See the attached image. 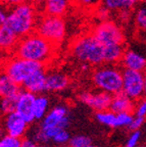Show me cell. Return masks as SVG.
<instances>
[{"label":"cell","mask_w":146,"mask_h":147,"mask_svg":"<svg viewBox=\"0 0 146 147\" xmlns=\"http://www.w3.org/2000/svg\"><path fill=\"white\" fill-rule=\"evenodd\" d=\"M55 50L56 45L34 31L20 38L14 53L18 57L45 64L53 57Z\"/></svg>","instance_id":"1"},{"label":"cell","mask_w":146,"mask_h":147,"mask_svg":"<svg viewBox=\"0 0 146 147\" xmlns=\"http://www.w3.org/2000/svg\"><path fill=\"white\" fill-rule=\"evenodd\" d=\"M38 14L36 5L32 2H24L8 9L5 25L11 29L18 38L34 32Z\"/></svg>","instance_id":"2"},{"label":"cell","mask_w":146,"mask_h":147,"mask_svg":"<svg viewBox=\"0 0 146 147\" xmlns=\"http://www.w3.org/2000/svg\"><path fill=\"white\" fill-rule=\"evenodd\" d=\"M70 51L77 60L89 65L98 67L104 63V46L92 33L76 38L72 42Z\"/></svg>","instance_id":"3"},{"label":"cell","mask_w":146,"mask_h":147,"mask_svg":"<svg viewBox=\"0 0 146 147\" xmlns=\"http://www.w3.org/2000/svg\"><path fill=\"white\" fill-rule=\"evenodd\" d=\"M92 82L98 90L114 95L122 91L123 71L116 64L102 63L92 73Z\"/></svg>","instance_id":"4"},{"label":"cell","mask_w":146,"mask_h":147,"mask_svg":"<svg viewBox=\"0 0 146 147\" xmlns=\"http://www.w3.org/2000/svg\"><path fill=\"white\" fill-rule=\"evenodd\" d=\"M35 32L54 45H57L62 43L66 37V22L62 16H53L42 13L38 16Z\"/></svg>","instance_id":"5"},{"label":"cell","mask_w":146,"mask_h":147,"mask_svg":"<svg viewBox=\"0 0 146 147\" xmlns=\"http://www.w3.org/2000/svg\"><path fill=\"white\" fill-rule=\"evenodd\" d=\"M42 67H45V64L38 61L25 59L14 55V57L5 60L4 63L2 64V71L6 73L14 82L22 86L24 81L33 71Z\"/></svg>","instance_id":"6"},{"label":"cell","mask_w":146,"mask_h":147,"mask_svg":"<svg viewBox=\"0 0 146 147\" xmlns=\"http://www.w3.org/2000/svg\"><path fill=\"white\" fill-rule=\"evenodd\" d=\"M91 33L103 46L125 44V34L122 27L110 20L98 23L93 28Z\"/></svg>","instance_id":"7"},{"label":"cell","mask_w":146,"mask_h":147,"mask_svg":"<svg viewBox=\"0 0 146 147\" xmlns=\"http://www.w3.org/2000/svg\"><path fill=\"white\" fill-rule=\"evenodd\" d=\"M122 91L136 102L143 98L146 94L144 71L124 69Z\"/></svg>","instance_id":"8"},{"label":"cell","mask_w":146,"mask_h":147,"mask_svg":"<svg viewBox=\"0 0 146 147\" xmlns=\"http://www.w3.org/2000/svg\"><path fill=\"white\" fill-rule=\"evenodd\" d=\"M71 119L68 113V107L66 105H56L49 110L45 115V117L41 119V129L48 128H60L68 129L70 126Z\"/></svg>","instance_id":"9"},{"label":"cell","mask_w":146,"mask_h":147,"mask_svg":"<svg viewBox=\"0 0 146 147\" xmlns=\"http://www.w3.org/2000/svg\"><path fill=\"white\" fill-rule=\"evenodd\" d=\"M81 102L95 111L110 109L112 95L104 91H84L79 96Z\"/></svg>","instance_id":"10"},{"label":"cell","mask_w":146,"mask_h":147,"mask_svg":"<svg viewBox=\"0 0 146 147\" xmlns=\"http://www.w3.org/2000/svg\"><path fill=\"white\" fill-rule=\"evenodd\" d=\"M36 94L27 90H22L18 95L16 103V110L25 121L29 124L35 121L34 117V103Z\"/></svg>","instance_id":"11"},{"label":"cell","mask_w":146,"mask_h":147,"mask_svg":"<svg viewBox=\"0 0 146 147\" xmlns=\"http://www.w3.org/2000/svg\"><path fill=\"white\" fill-rule=\"evenodd\" d=\"M120 63L124 69L133 71H146V54L135 48H126Z\"/></svg>","instance_id":"12"},{"label":"cell","mask_w":146,"mask_h":147,"mask_svg":"<svg viewBox=\"0 0 146 147\" xmlns=\"http://www.w3.org/2000/svg\"><path fill=\"white\" fill-rule=\"evenodd\" d=\"M29 123L23 119L16 111H12L5 115L3 127L6 134L12 137L22 138L27 132Z\"/></svg>","instance_id":"13"},{"label":"cell","mask_w":146,"mask_h":147,"mask_svg":"<svg viewBox=\"0 0 146 147\" xmlns=\"http://www.w3.org/2000/svg\"><path fill=\"white\" fill-rule=\"evenodd\" d=\"M46 73L47 71L45 69V67H42L33 71L22 84L24 90L32 92V93H34L36 95L45 91Z\"/></svg>","instance_id":"14"},{"label":"cell","mask_w":146,"mask_h":147,"mask_svg":"<svg viewBox=\"0 0 146 147\" xmlns=\"http://www.w3.org/2000/svg\"><path fill=\"white\" fill-rule=\"evenodd\" d=\"M70 85V78L66 74L59 71L46 73L45 91L58 92L66 89Z\"/></svg>","instance_id":"15"},{"label":"cell","mask_w":146,"mask_h":147,"mask_svg":"<svg viewBox=\"0 0 146 147\" xmlns=\"http://www.w3.org/2000/svg\"><path fill=\"white\" fill-rule=\"evenodd\" d=\"M136 106V101L131 99L128 95H126L123 91L112 95L110 109L116 113H133Z\"/></svg>","instance_id":"16"},{"label":"cell","mask_w":146,"mask_h":147,"mask_svg":"<svg viewBox=\"0 0 146 147\" xmlns=\"http://www.w3.org/2000/svg\"><path fill=\"white\" fill-rule=\"evenodd\" d=\"M72 0H46L42 4V13L53 16H64L70 9Z\"/></svg>","instance_id":"17"},{"label":"cell","mask_w":146,"mask_h":147,"mask_svg":"<svg viewBox=\"0 0 146 147\" xmlns=\"http://www.w3.org/2000/svg\"><path fill=\"white\" fill-rule=\"evenodd\" d=\"M18 40L20 38L16 33L5 24L0 26V51L14 52Z\"/></svg>","instance_id":"18"},{"label":"cell","mask_w":146,"mask_h":147,"mask_svg":"<svg viewBox=\"0 0 146 147\" xmlns=\"http://www.w3.org/2000/svg\"><path fill=\"white\" fill-rule=\"evenodd\" d=\"M21 91V85L14 82L6 73L0 71V98L18 96Z\"/></svg>","instance_id":"19"},{"label":"cell","mask_w":146,"mask_h":147,"mask_svg":"<svg viewBox=\"0 0 146 147\" xmlns=\"http://www.w3.org/2000/svg\"><path fill=\"white\" fill-rule=\"evenodd\" d=\"M125 49V44H112L104 46V63H120Z\"/></svg>","instance_id":"20"},{"label":"cell","mask_w":146,"mask_h":147,"mask_svg":"<svg viewBox=\"0 0 146 147\" xmlns=\"http://www.w3.org/2000/svg\"><path fill=\"white\" fill-rule=\"evenodd\" d=\"M143 0H102V4L107 7L112 12H119L121 10H132Z\"/></svg>","instance_id":"21"},{"label":"cell","mask_w":146,"mask_h":147,"mask_svg":"<svg viewBox=\"0 0 146 147\" xmlns=\"http://www.w3.org/2000/svg\"><path fill=\"white\" fill-rule=\"evenodd\" d=\"M49 100L44 95H36L34 103V117L35 121H41L48 113Z\"/></svg>","instance_id":"22"},{"label":"cell","mask_w":146,"mask_h":147,"mask_svg":"<svg viewBox=\"0 0 146 147\" xmlns=\"http://www.w3.org/2000/svg\"><path fill=\"white\" fill-rule=\"evenodd\" d=\"M95 119L103 126L110 127V128H116V113L112 111L110 109L96 111Z\"/></svg>","instance_id":"23"},{"label":"cell","mask_w":146,"mask_h":147,"mask_svg":"<svg viewBox=\"0 0 146 147\" xmlns=\"http://www.w3.org/2000/svg\"><path fill=\"white\" fill-rule=\"evenodd\" d=\"M133 18L138 30L146 33V4L136 7L133 13Z\"/></svg>","instance_id":"24"},{"label":"cell","mask_w":146,"mask_h":147,"mask_svg":"<svg viewBox=\"0 0 146 147\" xmlns=\"http://www.w3.org/2000/svg\"><path fill=\"white\" fill-rule=\"evenodd\" d=\"M18 96L14 97H3L0 99V111L3 115H7L16 110V103Z\"/></svg>","instance_id":"25"},{"label":"cell","mask_w":146,"mask_h":147,"mask_svg":"<svg viewBox=\"0 0 146 147\" xmlns=\"http://www.w3.org/2000/svg\"><path fill=\"white\" fill-rule=\"evenodd\" d=\"M70 139H71V135L68 132V130L66 129H60L59 131L53 136L51 141L57 146H64L66 144H69Z\"/></svg>","instance_id":"26"},{"label":"cell","mask_w":146,"mask_h":147,"mask_svg":"<svg viewBox=\"0 0 146 147\" xmlns=\"http://www.w3.org/2000/svg\"><path fill=\"white\" fill-rule=\"evenodd\" d=\"M21 143L22 138L12 137L8 134L0 137V147H20Z\"/></svg>","instance_id":"27"},{"label":"cell","mask_w":146,"mask_h":147,"mask_svg":"<svg viewBox=\"0 0 146 147\" xmlns=\"http://www.w3.org/2000/svg\"><path fill=\"white\" fill-rule=\"evenodd\" d=\"M92 143L91 138L85 135H76L74 137H71L69 142V146L71 147H82L89 145Z\"/></svg>","instance_id":"28"},{"label":"cell","mask_w":146,"mask_h":147,"mask_svg":"<svg viewBox=\"0 0 146 147\" xmlns=\"http://www.w3.org/2000/svg\"><path fill=\"white\" fill-rule=\"evenodd\" d=\"M133 113H116V128H123L129 127L133 119Z\"/></svg>","instance_id":"29"},{"label":"cell","mask_w":146,"mask_h":147,"mask_svg":"<svg viewBox=\"0 0 146 147\" xmlns=\"http://www.w3.org/2000/svg\"><path fill=\"white\" fill-rule=\"evenodd\" d=\"M75 2L81 8L94 10L96 7L102 3V0H75Z\"/></svg>","instance_id":"30"},{"label":"cell","mask_w":146,"mask_h":147,"mask_svg":"<svg viewBox=\"0 0 146 147\" xmlns=\"http://www.w3.org/2000/svg\"><path fill=\"white\" fill-rule=\"evenodd\" d=\"M94 10H95V16H97L99 20H100V22L107 21V20H110V14H112V11H110L107 7H105L102 3H101L99 6L96 7Z\"/></svg>","instance_id":"31"},{"label":"cell","mask_w":146,"mask_h":147,"mask_svg":"<svg viewBox=\"0 0 146 147\" xmlns=\"http://www.w3.org/2000/svg\"><path fill=\"white\" fill-rule=\"evenodd\" d=\"M140 138H141V133H140L139 130L132 131L131 135L129 136L128 140L126 142L125 147H136L138 145V143H139Z\"/></svg>","instance_id":"32"},{"label":"cell","mask_w":146,"mask_h":147,"mask_svg":"<svg viewBox=\"0 0 146 147\" xmlns=\"http://www.w3.org/2000/svg\"><path fill=\"white\" fill-rule=\"evenodd\" d=\"M134 113L136 117H146V99H142V100L140 99L138 101V103H136V106H135Z\"/></svg>","instance_id":"33"},{"label":"cell","mask_w":146,"mask_h":147,"mask_svg":"<svg viewBox=\"0 0 146 147\" xmlns=\"http://www.w3.org/2000/svg\"><path fill=\"white\" fill-rule=\"evenodd\" d=\"M143 122H144V117H136L135 115L133 117L132 122H131L130 126L128 127L130 129L131 131H136V130H139L140 127L143 125Z\"/></svg>","instance_id":"34"},{"label":"cell","mask_w":146,"mask_h":147,"mask_svg":"<svg viewBox=\"0 0 146 147\" xmlns=\"http://www.w3.org/2000/svg\"><path fill=\"white\" fill-rule=\"evenodd\" d=\"M8 7L5 6L3 3L0 2V26L3 25L6 20L7 13H8Z\"/></svg>","instance_id":"35"},{"label":"cell","mask_w":146,"mask_h":147,"mask_svg":"<svg viewBox=\"0 0 146 147\" xmlns=\"http://www.w3.org/2000/svg\"><path fill=\"white\" fill-rule=\"evenodd\" d=\"M27 1H29V0H0V2L3 3V4L8 7V8L16 6V5L22 4V3H24V2H27Z\"/></svg>","instance_id":"36"},{"label":"cell","mask_w":146,"mask_h":147,"mask_svg":"<svg viewBox=\"0 0 146 147\" xmlns=\"http://www.w3.org/2000/svg\"><path fill=\"white\" fill-rule=\"evenodd\" d=\"M37 146H38L37 143L34 140H32V139H24V140H22L21 146L20 147H37Z\"/></svg>","instance_id":"37"},{"label":"cell","mask_w":146,"mask_h":147,"mask_svg":"<svg viewBox=\"0 0 146 147\" xmlns=\"http://www.w3.org/2000/svg\"><path fill=\"white\" fill-rule=\"evenodd\" d=\"M45 1H46V0H31V2L34 3L36 6H38V5H41V6H42V4H43Z\"/></svg>","instance_id":"38"},{"label":"cell","mask_w":146,"mask_h":147,"mask_svg":"<svg viewBox=\"0 0 146 147\" xmlns=\"http://www.w3.org/2000/svg\"><path fill=\"white\" fill-rule=\"evenodd\" d=\"M37 147H50V146H48V145H46L45 143H43V144H41V145H38Z\"/></svg>","instance_id":"39"},{"label":"cell","mask_w":146,"mask_h":147,"mask_svg":"<svg viewBox=\"0 0 146 147\" xmlns=\"http://www.w3.org/2000/svg\"><path fill=\"white\" fill-rule=\"evenodd\" d=\"M144 83H145V92H146V73H144Z\"/></svg>","instance_id":"40"},{"label":"cell","mask_w":146,"mask_h":147,"mask_svg":"<svg viewBox=\"0 0 146 147\" xmlns=\"http://www.w3.org/2000/svg\"><path fill=\"white\" fill-rule=\"evenodd\" d=\"M69 147H71V146H69ZM82 147H95V146H94V145H92V143H91V144L86 145V146H82Z\"/></svg>","instance_id":"41"},{"label":"cell","mask_w":146,"mask_h":147,"mask_svg":"<svg viewBox=\"0 0 146 147\" xmlns=\"http://www.w3.org/2000/svg\"><path fill=\"white\" fill-rule=\"evenodd\" d=\"M136 147H146V145H137Z\"/></svg>","instance_id":"42"},{"label":"cell","mask_w":146,"mask_h":147,"mask_svg":"<svg viewBox=\"0 0 146 147\" xmlns=\"http://www.w3.org/2000/svg\"><path fill=\"white\" fill-rule=\"evenodd\" d=\"M143 2H144V4H146V0H143Z\"/></svg>","instance_id":"43"}]
</instances>
